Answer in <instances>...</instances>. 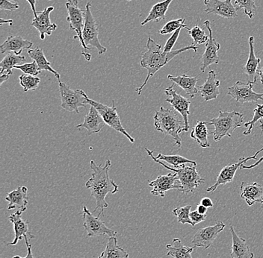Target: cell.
Returning <instances> with one entry per match:
<instances>
[{"instance_id":"22","label":"cell","mask_w":263,"mask_h":258,"mask_svg":"<svg viewBox=\"0 0 263 258\" xmlns=\"http://www.w3.org/2000/svg\"><path fill=\"white\" fill-rule=\"evenodd\" d=\"M216 77L215 72L210 70L204 84L201 86L197 87L198 91H200V95L205 102L216 100L221 93L219 90L220 81L217 80Z\"/></svg>"},{"instance_id":"44","label":"cell","mask_w":263,"mask_h":258,"mask_svg":"<svg viewBox=\"0 0 263 258\" xmlns=\"http://www.w3.org/2000/svg\"><path fill=\"white\" fill-rule=\"evenodd\" d=\"M206 216V214H200L197 210L191 212L190 217L192 223H193V227L196 226L198 223H201V222L205 221Z\"/></svg>"},{"instance_id":"42","label":"cell","mask_w":263,"mask_h":258,"mask_svg":"<svg viewBox=\"0 0 263 258\" xmlns=\"http://www.w3.org/2000/svg\"><path fill=\"white\" fill-rule=\"evenodd\" d=\"M184 27H180V29H177L176 32H174V34L171 36L170 38L167 41L165 45L164 46L163 51L164 52H172L173 47L175 45L177 40H178L179 36H180V33L181 29Z\"/></svg>"},{"instance_id":"51","label":"cell","mask_w":263,"mask_h":258,"mask_svg":"<svg viewBox=\"0 0 263 258\" xmlns=\"http://www.w3.org/2000/svg\"><path fill=\"white\" fill-rule=\"evenodd\" d=\"M3 24H9L10 26H12L13 21L12 19H0V24L3 25Z\"/></svg>"},{"instance_id":"40","label":"cell","mask_w":263,"mask_h":258,"mask_svg":"<svg viewBox=\"0 0 263 258\" xmlns=\"http://www.w3.org/2000/svg\"><path fill=\"white\" fill-rule=\"evenodd\" d=\"M263 119V104H257L256 105V108L254 110V116L253 119L251 121L248 122V123H245V127H248V129H247L246 131L243 132L244 135H249L254 129L255 123H257L261 120Z\"/></svg>"},{"instance_id":"16","label":"cell","mask_w":263,"mask_h":258,"mask_svg":"<svg viewBox=\"0 0 263 258\" xmlns=\"http://www.w3.org/2000/svg\"><path fill=\"white\" fill-rule=\"evenodd\" d=\"M174 85L164 90V93L167 96H171V98H166V102L172 105L174 110L180 113L185 121L186 132L189 131L190 126L189 123V116L190 115L189 108H190L191 101L189 98L178 94L175 90H174Z\"/></svg>"},{"instance_id":"14","label":"cell","mask_w":263,"mask_h":258,"mask_svg":"<svg viewBox=\"0 0 263 258\" xmlns=\"http://www.w3.org/2000/svg\"><path fill=\"white\" fill-rule=\"evenodd\" d=\"M262 152H263V148H262L260 150L257 151V152L255 153L254 155L248 157H241L237 163L230 164V165L223 167L221 170V172H220L218 177H217L216 182H215V185L206 188V192H211L212 193V192L215 191L216 189L218 188L220 185H227V184L233 182L238 169L241 168V166H242L245 163L248 162V161L252 160V159L253 160H257L256 156Z\"/></svg>"},{"instance_id":"43","label":"cell","mask_w":263,"mask_h":258,"mask_svg":"<svg viewBox=\"0 0 263 258\" xmlns=\"http://www.w3.org/2000/svg\"><path fill=\"white\" fill-rule=\"evenodd\" d=\"M20 6L17 3H13L10 0H0V9L8 10L14 11L19 9Z\"/></svg>"},{"instance_id":"10","label":"cell","mask_w":263,"mask_h":258,"mask_svg":"<svg viewBox=\"0 0 263 258\" xmlns=\"http://www.w3.org/2000/svg\"><path fill=\"white\" fill-rule=\"evenodd\" d=\"M82 217H83V226L87 231V236L90 237L95 236H107L111 237L117 235V231L108 228L104 223L100 219V216H95L86 206L82 209Z\"/></svg>"},{"instance_id":"27","label":"cell","mask_w":263,"mask_h":258,"mask_svg":"<svg viewBox=\"0 0 263 258\" xmlns=\"http://www.w3.org/2000/svg\"><path fill=\"white\" fill-rule=\"evenodd\" d=\"M167 78L174 82L177 86L180 87L187 95L191 98H194L195 95L198 93V89L197 87V82H198L199 77H191L183 74L182 75L174 76L172 75H167Z\"/></svg>"},{"instance_id":"49","label":"cell","mask_w":263,"mask_h":258,"mask_svg":"<svg viewBox=\"0 0 263 258\" xmlns=\"http://www.w3.org/2000/svg\"><path fill=\"white\" fill-rule=\"evenodd\" d=\"M28 3L30 4L31 8H32V10L33 11V13H34V16H36L37 15V11H36V0H27Z\"/></svg>"},{"instance_id":"23","label":"cell","mask_w":263,"mask_h":258,"mask_svg":"<svg viewBox=\"0 0 263 258\" xmlns=\"http://www.w3.org/2000/svg\"><path fill=\"white\" fill-rule=\"evenodd\" d=\"M33 46V43L26 40L19 35L8 36L6 41L0 46L1 53H15L21 55L24 49H30Z\"/></svg>"},{"instance_id":"11","label":"cell","mask_w":263,"mask_h":258,"mask_svg":"<svg viewBox=\"0 0 263 258\" xmlns=\"http://www.w3.org/2000/svg\"><path fill=\"white\" fill-rule=\"evenodd\" d=\"M203 25L207 30L210 33L209 35L208 42L205 44V49L204 52L201 57V66H200V70L202 73H204L205 69L212 65H218L220 62L219 56H218V51L221 48V44L217 42L216 40L213 38V31H212L210 22L209 21H205Z\"/></svg>"},{"instance_id":"54","label":"cell","mask_w":263,"mask_h":258,"mask_svg":"<svg viewBox=\"0 0 263 258\" xmlns=\"http://www.w3.org/2000/svg\"><path fill=\"white\" fill-rule=\"evenodd\" d=\"M10 1L13 2L14 3H17L18 4V0H10Z\"/></svg>"},{"instance_id":"1","label":"cell","mask_w":263,"mask_h":258,"mask_svg":"<svg viewBox=\"0 0 263 258\" xmlns=\"http://www.w3.org/2000/svg\"><path fill=\"white\" fill-rule=\"evenodd\" d=\"M111 162L108 159L104 166L97 165L95 161H90V167L92 170L91 177L85 184L86 188L90 190V195L96 200L97 207L93 210L96 211L100 208V216L104 212V209L108 208V204L106 201L108 193L115 194L119 190V187L115 184L113 179L110 178L108 172L111 167Z\"/></svg>"},{"instance_id":"17","label":"cell","mask_w":263,"mask_h":258,"mask_svg":"<svg viewBox=\"0 0 263 258\" xmlns=\"http://www.w3.org/2000/svg\"><path fill=\"white\" fill-rule=\"evenodd\" d=\"M205 12L215 14L226 19L237 17V10L232 3V0H204Z\"/></svg>"},{"instance_id":"2","label":"cell","mask_w":263,"mask_h":258,"mask_svg":"<svg viewBox=\"0 0 263 258\" xmlns=\"http://www.w3.org/2000/svg\"><path fill=\"white\" fill-rule=\"evenodd\" d=\"M146 47H147V50L141 55V66L143 68L147 70L148 73L147 78L143 85L136 90L139 96L141 94L143 88L146 86L149 78L154 76L159 70H161L169 62H171L174 57L178 55L179 54L189 50H194V52H197V49H198L197 46L192 44V45L183 47L182 49H176V50L172 51L170 52H164L163 49H162V46L156 43L151 37H148Z\"/></svg>"},{"instance_id":"29","label":"cell","mask_w":263,"mask_h":258,"mask_svg":"<svg viewBox=\"0 0 263 258\" xmlns=\"http://www.w3.org/2000/svg\"><path fill=\"white\" fill-rule=\"evenodd\" d=\"M28 55L31 58L33 59L34 62H36L37 66H39V70H47V71L53 73L54 75L58 78V80H60V74L55 71L50 65V62L47 60V57L44 55V52L42 49L39 47H35L34 49H28Z\"/></svg>"},{"instance_id":"6","label":"cell","mask_w":263,"mask_h":258,"mask_svg":"<svg viewBox=\"0 0 263 258\" xmlns=\"http://www.w3.org/2000/svg\"><path fill=\"white\" fill-rule=\"evenodd\" d=\"M85 11V25L82 31V38L85 46L98 49L99 55L106 53L107 49L102 46L99 40V31L96 19L91 12V3H87Z\"/></svg>"},{"instance_id":"52","label":"cell","mask_w":263,"mask_h":258,"mask_svg":"<svg viewBox=\"0 0 263 258\" xmlns=\"http://www.w3.org/2000/svg\"><path fill=\"white\" fill-rule=\"evenodd\" d=\"M258 75H259L261 84L263 85V67L259 68V71H258Z\"/></svg>"},{"instance_id":"37","label":"cell","mask_w":263,"mask_h":258,"mask_svg":"<svg viewBox=\"0 0 263 258\" xmlns=\"http://www.w3.org/2000/svg\"><path fill=\"white\" fill-rule=\"evenodd\" d=\"M235 6L237 11L244 9L245 14L250 19H253L254 17L257 9L254 0H235Z\"/></svg>"},{"instance_id":"15","label":"cell","mask_w":263,"mask_h":258,"mask_svg":"<svg viewBox=\"0 0 263 258\" xmlns=\"http://www.w3.org/2000/svg\"><path fill=\"white\" fill-rule=\"evenodd\" d=\"M149 187H153L151 190V194L154 195H159V196L164 198L165 194L169 190L173 189H177L180 190L181 185L177 177V174L170 173L164 175H159L156 177V180L149 182Z\"/></svg>"},{"instance_id":"4","label":"cell","mask_w":263,"mask_h":258,"mask_svg":"<svg viewBox=\"0 0 263 258\" xmlns=\"http://www.w3.org/2000/svg\"><path fill=\"white\" fill-rule=\"evenodd\" d=\"M145 150L147 152L148 155L154 162L160 164L167 170L172 171L173 172L177 174V177L181 185L180 191L182 193H194L199 186L204 183L205 179L200 176V174L197 172L196 166H186V164H184L179 168H172L164 164L162 161L156 158V157H154L153 154V151L149 150L147 148H145Z\"/></svg>"},{"instance_id":"18","label":"cell","mask_w":263,"mask_h":258,"mask_svg":"<svg viewBox=\"0 0 263 258\" xmlns=\"http://www.w3.org/2000/svg\"><path fill=\"white\" fill-rule=\"evenodd\" d=\"M54 10L53 6L46 8L43 11L37 13L31 26L35 28L40 32L41 40L45 39L46 35H51L57 29V25L50 19V13Z\"/></svg>"},{"instance_id":"33","label":"cell","mask_w":263,"mask_h":258,"mask_svg":"<svg viewBox=\"0 0 263 258\" xmlns=\"http://www.w3.org/2000/svg\"><path fill=\"white\" fill-rule=\"evenodd\" d=\"M26 58L25 56L21 55H16L15 53H8L6 56L2 61L0 63V73L7 74V75H11L13 74L12 69L14 68L15 66L24 65L26 62Z\"/></svg>"},{"instance_id":"35","label":"cell","mask_w":263,"mask_h":258,"mask_svg":"<svg viewBox=\"0 0 263 258\" xmlns=\"http://www.w3.org/2000/svg\"><path fill=\"white\" fill-rule=\"evenodd\" d=\"M20 84L24 88V92L34 90L39 88L41 78L34 75L23 74L19 77Z\"/></svg>"},{"instance_id":"26","label":"cell","mask_w":263,"mask_h":258,"mask_svg":"<svg viewBox=\"0 0 263 258\" xmlns=\"http://www.w3.org/2000/svg\"><path fill=\"white\" fill-rule=\"evenodd\" d=\"M248 43H249L250 46L249 56H248L246 65L242 67V70L246 75H248L249 78H252L253 82L256 83L261 59L255 55L254 36H251L249 37V42Z\"/></svg>"},{"instance_id":"36","label":"cell","mask_w":263,"mask_h":258,"mask_svg":"<svg viewBox=\"0 0 263 258\" xmlns=\"http://www.w3.org/2000/svg\"><path fill=\"white\" fill-rule=\"evenodd\" d=\"M191 208H192V205L179 207L173 210L172 213L177 218L178 223L182 225L189 224L193 226V223L190 217Z\"/></svg>"},{"instance_id":"25","label":"cell","mask_w":263,"mask_h":258,"mask_svg":"<svg viewBox=\"0 0 263 258\" xmlns=\"http://www.w3.org/2000/svg\"><path fill=\"white\" fill-rule=\"evenodd\" d=\"M28 188L26 187H19L16 190L10 192L6 197L8 202V209H19L23 212L27 209L29 198L27 196Z\"/></svg>"},{"instance_id":"55","label":"cell","mask_w":263,"mask_h":258,"mask_svg":"<svg viewBox=\"0 0 263 258\" xmlns=\"http://www.w3.org/2000/svg\"><path fill=\"white\" fill-rule=\"evenodd\" d=\"M127 1H132V0H127Z\"/></svg>"},{"instance_id":"7","label":"cell","mask_w":263,"mask_h":258,"mask_svg":"<svg viewBox=\"0 0 263 258\" xmlns=\"http://www.w3.org/2000/svg\"><path fill=\"white\" fill-rule=\"evenodd\" d=\"M86 101L88 105H92L95 107L98 112L101 115L102 118L104 121L105 123L108 126L121 133L123 135L127 138L131 143L135 142V139L123 127L122 123H121V119H120L119 115H118V111H117L116 107L114 100L112 101V106L109 107L108 105L101 104L98 102L95 101L91 98H88V95H86Z\"/></svg>"},{"instance_id":"21","label":"cell","mask_w":263,"mask_h":258,"mask_svg":"<svg viewBox=\"0 0 263 258\" xmlns=\"http://www.w3.org/2000/svg\"><path fill=\"white\" fill-rule=\"evenodd\" d=\"M240 194L248 206H252L256 202L263 204V186L257 182H242L240 186Z\"/></svg>"},{"instance_id":"13","label":"cell","mask_w":263,"mask_h":258,"mask_svg":"<svg viewBox=\"0 0 263 258\" xmlns=\"http://www.w3.org/2000/svg\"><path fill=\"white\" fill-rule=\"evenodd\" d=\"M66 8H67V13H68L67 21L70 24V29L75 31L77 33V36L74 37V39H77L80 41L84 49H88L82 38V31H83L84 25H85V10L80 9L78 6H76L70 2L66 3Z\"/></svg>"},{"instance_id":"12","label":"cell","mask_w":263,"mask_h":258,"mask_svg":"<svg viewBox=\"0 0 263 258\" xmlns=\"http://www.w3.org/2000/svg\"><path fill=\"white\" fill-rule=\"evenodd\" d=\"M226 225L223 222H218L214 226L205 227L197 231L192 239V243L194 247H202L209 249L213 245L218 235L223 231Z\"/></svg>"},{"instance_id":"41","label":"cell","mask_w":263,"mask_h":258,"mask_svg":"<svg viewBox=\"0 0 263 258\" xmlns=\"http://www.w3.org/2000/svg\"><path fill=\"white\" fill-rule=\"evenodd\" d=\"M14 69L20 70L24 74L34 75V76H37L41 73V71L39 70V66L34 61H33L32 63H26L24 64V65L15 66Z\"/></svg>"},{"instance_id":"28","label":"cell","mask_w":263,"mask_h":258,"mask_svg":"<svg viewBox=\"0 0 263 258\" xmlns=\"http://www.w3.org/2000/svg\"><path fill=\"white\" fill-rule=\"evenodd\" d=\"M174 0H164L160 3H156L151 8L149 14L145 19L141 23V26H144L149 22H160L161 21H165L166 12L168 10L169 6Z\"/></svg>"},{"instance_id":"20","label":"cell","mask_w":263,"mask_h":258,"mask_svg":"<svg viewBox=\"0 0 263 258\" xmlns=\"http://www.w3.org/2000/svg\"><path fill=\"white\" fill-rule=\"evenodd\" d=\"M105 125L106 124L98 110L90 105L89 112L85 116V121L83 123L77 125L76 128L79 130L86 129L88 131V135H91L93 134L100 133Z\"/></svg>"},{"instance_id":"9","label":"cell","mask_w":263,"mask_h":258,"mask_svg":"<svg viewBox=\"0 0 263 258\" xmlns=\"http://www.w3.org/2000/svg\"><path fill=\"white\" fill-rule=\"evenodd\" d=\"M254 82L238 81L233 86L228 88V95L241 105L246 103H256L261 100L263 102V93L254 91Z\"/></svg>"},{"instance_id":"53","label":"cell","mask_w":263,"mask_h":258,"mask_svg":"<svg viewBox=\"0 0 263 258\" xmlns=\"http://www.w3.org/2000/svg\"><path fill=\"white\" fill-rule=\"evenodd\" d=\"M49 1H51V0H49ZM68 2L73 3L76 6H78V0H68Z\"/></svg>"},{"instance_id":"39","label":"cell","mask_w":263,"mask_h":258,"mask_svg":"<svg viewBox=\"0 0 263 258\" xmlns=\"http://www.w3.org/2000/svg\"><path fill=\"white\" fill-rule=\"evenodd\" d=\"M185 19H173V21H169L167 24L164 25L162 29L159 31V34H172L180 29V27H184L185 29H189V26L185 24Z\"/></svg>"},{"instance_id":"48","label":"cell","mask_w":263,"mask_h":258,"mask_svg":"<svg viewBox=\"0 0 263 258\" xmlns=\"http://www.w3.org/2000/svg\"><path fill=\"white\" fill-rule=\"evenodd\" d=\"M197 211L200 214H206L207 208L203 206L201 204H197Z\"/></svg>"},{"instance_id":"31","label":"cell","mask_w":263,"mask_h":258,"mask_svg":"<svg viewBox=\"0 0 263 258\" xmlns=\"http://www.w3.org/2000/svg\"><path fill=\"white\" fill-rule=\"evenodd\" d=\"M98 258H129V254L118 244L116 236L108 238L106 249Z\"/></svg>"},{"instance_id":"47","label":"cell","mask_w":263,"mask_h":258,"mask_svg":"<svg viewBox=\"0 0 263 258\" xmlns=\"http://www.w3.org/2000/svg\"><path fill=\"white\" fill-rule=\"evenodd\" d=\"M200 204L205 206V208H213V202L212 201L211 199L208 198V197H205V198L202 199L200 201Z\"/></svg>"},{"instance_id":"38","label":"cell","mask_w":263,"mask_h":258,"mask_svg":"<svg viewBox=\"0 0 263 258\" xmlns=\"http://www.w3.org/2000/svg\"><path fill=\"white\" fill-rule=\"evenodd\" d=\"M187 30H188L189 35L193 40L194 45H201V44H205L208 42L209 36H207L205 31L197 25L192 29H189Z\"/></svg>"},{"instance_id":"30","label":"cell","mask_w":263,"mask_h":258,"mask_svg":"<svg viewBox=\"0 0 263 258\" xmlns=\"http://www.w3.org/2000/svg\"><path fill=\"white\" fill-rule=\"evenodd\" d=\"M195 247L184 246L179 238L173 240L172 244L166 245L167 255L174 258H192V253Z\"/></svg>"},{"instance_id":"24","label":"cell","mask_w":263,"mask_h":258,"mask_svg":"<svg viewBox=\"0 0 263 258\" xmlns=\"http://www.w3.org/2000/svg\"><path fill=\"white\" fill-rule=\"evenodd\" d=\"M230 233L232 235L231 258H254V254L250 249L246 239L240 237L236 234L233 226H230Z\"/></svg>"},{"instance_id":"19","label":"cell","mask_w":263,"mask_h":258,"mask_svg":"<svg viewBox=\"0 0 263 258\" xmlns=\"http://www.w3.org/2000/svg\"><path fill=\"white\" fill-rule=\"evenodd\" d=\"M22 210H17L15 213L11 214L8 217L10 222L14 225V241L12 243H8V246H14L21 241L23 238L27 236L29 240L34 239V235L31 234L29 228V222L22 218Z\"/></svg>"},{"instance_id":"50","label":"cell","mask_w":263,"mask_h":258,"mask_svg":"<svg viewBox=\"0 0 263 258\" xmlns=\"http://www.w3.org/2000/svg\"><path fill=\"white\" fill-rule=\"evenodd\" d=\"M9 76L10 75H7V74H3V75H0V86L3 85V82L7 81Z\"/></svg>"},{"instance_id":"46","label":"cell","mask_w":263,"mask_h":258,"mask_svg":"<svg viewBox=\"0 0 263 258\" xmlns=\"http://www.w3.org/2000/svg\"><path fill=\"white\" fill-rule=\"evenodd\" d=\"M25 242H26V246H27V254H26V257H21V256L16 255L14 256L13 258H34V255L32 254V245L29 243V238L26 236V237L24 238Z\"/></svg>"},{"instance_id":"34","label":"cell","mask_w":263,"mask_h":258,"mask_svg":"<svg viewBox=\"0 0 263 258\" xmlns=\"http://www.w3.org/2000/svg\"><path fill=\"white\" fill-rule=\"evenodd\" d=\"M156 158L158 160L165 162L167 164H170L172 167L175 168H179L182 167L184 164H191L193 165L197 166V163L194 161L189 160L186 157H182V156L178 155V154H174V155H164V154L160 153L156 156Z\"/></svg>"},{"instance_id":"32","label":"cell","mask_w":263,"mask_h":258,"mask_svg":"<svg viewBox=\"0 0 263 258\" xmlns=\"http://www.w3.org/2000/svg\"><path fill=\"white\" fill-rule=\"evenodd\" d=\"M210 134L205 122L197 121L196 126L192 129L190 137L195 140L202 148H210L211 146L208 140Z\"/></svg>"},{"instance_id":"5","label":"cell","mask_w":263,"mask_h":258,"mask_svg":"<svg viewBox=\"0 0 263 258\" xmlns=\"http://www.w3.org/2000/svg\"><path fill=\"white\" fill-rule=\"evenodd\" d=\"M244 122V114L238 111H219L218 117L213 118L210 122H205L207 126H214L215 129L212 131L214 141L218 142L222 138L232 137L233 131L241 127Z\"/></svg>"},{"instance_id":"45","label":"cell","mask_w":263,"mask_h":258,"mask_svg":"<svg viewBox=\"0 0 263 258\" xmlns=\"http://www.w3.org/2000/svg\"><path fill=\"white\" fill-rule=\"evenodd\" d=\"M259 123H260V124H259V127H260V129H261V133H262H262H263V119L261 120V121H259ZM262 162H263V155H262V157H260V158H259V160L257 161V162L255 163V164H253V165L246 166V165H244V164H243V165L241 166V168H240V169H241V170H242V169H247V170H249V169L254 168V167H257V166L259 165V164H260L261 163H262Z\"/></svg>"},{"instance_id":"8","label":"cell","mask_w":263,"mask_h":258,"mask_svg":"<svg viewBox=\"0 0 263 258\" xmlns=\"http://www.w3.org/2000/svg\"><path fill=\"white\" fill-rule=\"evenodd\" d=\"M59 92L62 100V109L69 112L80 113V108H86V93L80 89L72 90L68 85L59 80Z\"/></svg>"},{"instance_id":"3","label":"cell","mask_w":263,"mask_h":258,"mask_svg":"<svg viewBox=\"0 0 263 258\" xmlns=\"http://www.w3.org/2000/svg\"><path fill=\"white\" fill-rule=\"evenodd\" d=\"M154 126L157 131L171 136L179 147L182 146L180 133L186 132L185 121L180 113L174 108L160 107L154 116Z\"/></svg>"}]
</instances>
